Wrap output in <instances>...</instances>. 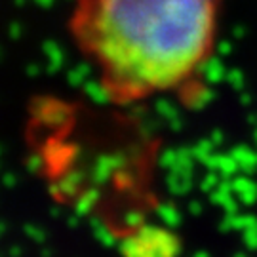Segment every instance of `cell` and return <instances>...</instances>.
Wrapping results in <instances>:
<instances>
[{
  "instance_id": "cell-1",
  "label": "cell",
  "mask_w": 257,
  "mask_h": 257,
  "mask_svg": "<svg viewBox=\"0 0 257 257\" xmlns=\"http://www.w3.org/2000/svg\"><path fill=\"white\" fill-rule=\"evenodd\" d=\"M223 0H74L69 29L107 99L183 86L210 63Z\"/></svg>"
},
{
  "instance_id": "cell-2",
  "label": "cell",
  "mask_w": 257,
  "mask_h": 257,
  "mask_svg": "<svg viewBox=\"0 0 257 257\" xmlns=\"http://www.w3.org/2000/svg\"><path fill=\"white\" fill-rule=\"evenodd\" d=\"M124 257H177L179 240L172 232L153 225H141L120 242Z\"/></svg>"
},
{
  "instance_id": "cell-3",
  "label": "cell",
  "mask_w": 257,
  "mask_h": 257,
  "mask_svg": "<svg viewBox=\"0 0 257 257\" xmlns=\"http://www.w3.org/2000/svg\"><path fill=\"white\" fill-rule=\"evenodd\" d=\"M122 166H124L122 156H118V155L103 156L101 160L95 164V168H93V177L97 179V183H105L110 175L114 174L116 170H120Z\"/></svg>"
},
{
  "instance_id": "cell-4",
  "label": "cell",
  "mask_w": 257,
  "mask_h": 257,
  "mask_svg": "<svg viewBox=\"0 0 257 257\" xmlns=\"http://www.w3.org/2000/svg\"><path fill=\"white\" fill-rule=\"evenodd\" d=\"M191 177L193 174H181V172H172L168 177V187L175 194H185L191 189Z\"/></svg>"
},
{
  "instance_id": "cell-5",
  "label": "cell",
  "mask_w": 257,
  "mask_h": 257,
  "mask_svg": "<svg viewBox=\"0 0 257 257\" xmlns=\"http://www.w3.org/2000/svg\"><path fill=\"white\" fill-rule=\"evenodd\" d=\"M97 198H99L97 191H88L86 194H80V198H78V202H76V217L86 215V213L93 208V204L97 202Z\"/></svg>"
},
{
  "instance_id": "cell-6",
  "label": "cell",
  "mask_w": 257,
  "mask_h": 257,
  "mask_svg": "<svg viewBox=\"0 0 257 257\" xmlns=\"http://www.w3.org/2000/svg\"><path fill=\"white\" fill-rule=\"evenodd\" d=\"M158 215H160V219L164 221L166 225H170V227H177V225L181 223V215H179L177 208H174L172 204H162V206L158 208Z\"/></svg>"
},
{
  "instance_id": "cell-7",
  "label": "cell",
  "mask_w": 257,
  "mask_h": 257,
  "mask_svg": "<svg viewBox=\"0 0 257 257\" xmlns=\"http://www.w3.org/2000/svg\"><path fill=\"white\" fill-rule=\"evenodd\" d=\"M93 234H95V238L101 242L103 246H112L114 244V234L110 232L109 227H105L101 221H93Z\"/></svg>"
},
{
  "instance_id": "cell-8",
  "label": "cell",
  "mask_w": 257,
  "mask_h": 257,
  "mask_svg": "<svg viewBox=\"0 0 257 257\" xmlns=\"http://www.w3.org/2000/svg\"><path fill=\"white\" fill-rule=\"evenodd\" d=\"M82 183V174H76V172H71V174L65 177L63 181L59 185H54V189L57 187H61V191L65 194H73L76 189H78V185Z\"/></svg>"
},
{
  "instance_id": "cell-9",
  "label": "cell",
  "mask_w": 257,
  "mask_h": 257,
  "mask_svg": "<svg viewBox=\"0 0 257 257\" xmlns=\"http://www.w3.org/2000/svg\"><path fill=\"white\" fill-rule=\"evenodd\" d=\"M124 221H126V225H130V227H141V223H143V215L138 213V211H132V213H126Z\"/></svg>"
},
{
  "instance_id": "cell-10",
  "label": "cell",
  "mask_w": 257,
  "mask_h": 257,
  "mask_svg": "<svg viewBox=\"0 0 257 257\" xmlns=\"http://www.w3.org/2000/svg\"><path fill=\"white\" fill-rule=\"evenodd\" d=\"M175 158H177V155L175 153H164V155L160 156V164L164 166V168H168V170H172L174 168V164H175Z\"/></svg>"
},
{
  "instance_id": "cell-11",
  "label": "cell",
  "mask_w": 257,
  "mask_h": 257,
  "mask_svg": "<svg viewBox=\"0 0 257 257\" xmlns=\"http://www.w3.org/2000/svg\"><path fill=\"white\" fill-rule=\"evenodd\" d=\"M25 230H27L29 236H31V238H35L37 242H44V238H46V236H44V232L38 229V227H33V225H29Z\"/></svg>"
},
{
  "instance_id": "cell-12",
  "label": "cell",
  "mask_w": 257,
  "mask_h": 257,
  "mask_svg": "<svg viewBox=\"0 0 257 257\" xmlns=\"http://www.w3.org/2000/svg\"><path fill=\"white\" fill-rule=\"evenodd\" d=\"M40 162H42V158H40V156H35V158H29L27 168L31 170V172H37V170H40Z\"/></svg>"
},
{
  "instance_id": "cell-13",
  "label": "cell",
  "mask_w": 257,
  "mask_h": 257,
  "mask_svg": "<svg viewBox=\"0 0 257 257\" xmlns=\"http://www.w3.org/2000/svg\"><path fill=\"white\" fill-rule=\"evenodd\" d=\"M2 181H4L6 185H14V183H16V181H14V175H12V174L6 175V179H2Z\"/></svg>"
},
{
  "instance_id": "cell-14",
  "label": "cell",
  "mask_w": 257,
  "mask_h": 257,
  "mask_svg": "<svg viewBox=\"0 0 257 257\" xmlns=\"http://www.w3.org/2000/svg\"><path fill=\"white\" fill-rule=\"evenodd\" d=\"M191 208H193V213H200V204L198 202H193L191 204Z\"/></svg>"
},
{
  "instance_id": "cell-15",
  "label": "cell",
  "mask_w": 257,
  "mask_h": 257,
  "mask_svg": "<svg viewBox=\"0 0 257 257\" xmlns=\"http://www.w3.org/2000/svg\"><path fill=\"white\" fill-rule=\"evenodd\" d=\"M2 232H4V225L0 223V236H2Z\"/></svg>"
},
{
  "instance_id": "cell-16",
  "label": "cell",
  "mask_w": 257,
  "mask_h": 257,
  "mask_svg": "<svg viewBox=\"0 0 257 257\" xmlns=\"http://www.w3.org/2000/svg\"><path fill=\"white\" fill-rule=\"evenodd\" d=\"M194 257H208V255H206V253H196Z\"/></svg>"
}]
</instances>
